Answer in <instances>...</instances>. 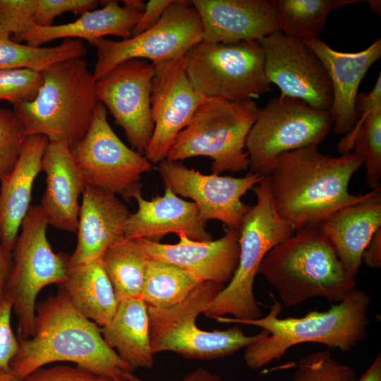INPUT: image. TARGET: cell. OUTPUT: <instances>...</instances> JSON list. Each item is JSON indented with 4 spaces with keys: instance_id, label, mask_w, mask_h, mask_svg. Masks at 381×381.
<instances>
[{
    "instance_id": "cell-1",
    "label": "cell",
    "mask_w": 381,
    "mask_h": 381,
    "mask_svg": "<svg viewBox=\"0 0 381 381\" xmlns=\"http://www.w3.org/2000/svg\"><path fill=\"white\" fill-rule=\"evenodd\" d=\"M363 165V158L352 152L333 157L315 145L279 155L264 176L277 213L296 231L320 225L339 209L366 198L370 191L349 190Z\"/></svg>"
},
{
    "instance_id": "cell-2",
    "label": "cell",
    "mask_w": 381,
    "mask_h": 381,
    "mask_svg": "<svg viewBox=\"0 0 381 381\" xmlns=\"http://www.w3.org/2000/svg\"><path fill=\"white\" fill-rule=\"evenodd\" d=\"M57 361L75 363L114 381H126L124 373L133 371L105 342L98 325L76 308L61 288L36 304L34 334L19 340L10 370L21 379Z\"/></svg>"
},
{
    "instance_id": "cell-3",
    "label": "cell",
    "mask_w": 381,
    "mask_h": 381,
    "mask_svg": "<svg viewBox=\"0 0 381 381\" xmlns=\"http://www.w3.org/2000/svg\"><path fill=\"white\" fill-rule=\"evenodd\" d=\"M272 296L274 303L266 316L236 323L259 327L269 332L246 348L243 358L250 368L259 369L281 359L297 344L313 342L348 351L366 336L372 298L363 290L355 288L328 310L310 311L301 318H279L283 306Z\"/></svg>"
},
{
    "instance_id": "cell-4",
    "label": "cell",
    "mask_w": 381,
    "mask_h": 381,
    "mask_svg": "<svg viewBox=\"0 0 381 381\" xmlns=\"http://www.w3.org/2000/svg\"><path fill=\"white\" fill-rule=\"evenodd\" d=\"M260 274L290 308L317 297L338 303L356 288L320 226L298 229L264 258Z\"/></svg>"
},
{
    "instance_id": "cell-5",
    "label": "cell",
    "mask_w": 381,
    "mask_h": 381,
    "mask_svg": "<svg viewBox=\"0 0 381 381\" xmlns=\"http://www.w3.org/2000/svg\"><path fill=\"white\" fill-rule=\"evenodd\" d=\"M41 73L43 83L35 99L13 104V110L28 135L72 147L87 132L99 102L96 79L83 57L55 63Z\"/></svg>"
},
{
    "instance_id": "cell-6",
    "label": "cell",
    "mask_w": 381,
    "mask_h": 381,
    "mask_svg": "<svg viewBox=\"0 0 381 381\" xmlns=\"http://www.w3.org/2000/svg\"><path fill=\"white\" fill-rule=\"evenodd\" d=\"M256 203L239 228V258L227 285L215 296L204 315L221 323H235L262 317L254 296L255 278L267 253L291 236L295 230L277 213L267 179L262 176L252 188Z\"/></svg>"
},
{
    "instance_id": "cell-7",
    "label": "cell",
    "mask_w": 381,
    "mask_h": 381,
    "mask_svg": "<svg viewBox=\"0 0 381 381\" xmlns=\"http://www.w3.org/2000/svg\"><path fill=\"white\" fill-rule=\"evenodd\" d=\"M223 288V284L202 282L174 306L147 307L152 353L172 351L186 358L216 359L231 356L268 336L265 329L247 336L238 326L214 331H205L197 326V317L205 313Z\"/></svg>"
},
{
    "instance_id": "cell-8",
    "label": "cell",
    "mask_w": 381,
    "mask_h": 381,
    "mask_svg": "<svg viewBox=\"0 0 381 381\" xmlns=\"http://www.w3.org/2000/svg\"><path fill=\"white\" fill-rule=\"evenodd\" d=\"M259 109L253 99L207 98L178 134L166 159L203 156L212 159L213 174L247 170L246 141Z\"/></svg>"
},
{
    "instance_id": "cell-9",
    "label": "cell",
    "mask_w": 381,
    "mask_h": 381,
    "mask_svg": "<svg viewBox=\"0 0 381 381\" xmlns=\"http://www.w3.org/2000/svg\"><path fill=\"white\" fill-rule=\"evenodd\" d=\"M48 226L39 205L31 206L12 250V268L4 294L18 320V340L34 334L39 292L50 284L60 286L69 267L70 255L53 251L47 237Z\"/></svg>"
},
{
    "instance_id": "cell-10",
    "label": "cell",
    "mask_w": 381,
    "mask_h": 381,
    "mask_svg": "<svg viewBox=\"0 0 381 381\" xmlns=\"http://www.w3.org/2000/svg\"><path fill=\"white\" fill-rule=\"evenodd\" d=\"M192 85L206 97L231 101L253 99L272 90L258 41L200 42L185 54Z\"/></svg>"
},
{
    "instance_id": "cell-11",
    "label": "cell",
    "mask_w": 381,
    "mask_h": 381,
    "mask_svg": "<svg viewBox=\"0 0 381 381\" xmlns=\"http://www.w3.org/2000/svg\"><path fill=\"white\" fill-rule=\"evenodd\" d=\"M332 127L329 111L315 109L293 97L279 95L271 99L259 109L246 138L250 171L264 176L277 157L318 145Z\"/></svg>"
},
{
    "instance_id": "cell-12",
    "label": "cell",
    "mask_w": 381,
    "mask_h": 381,
    "mask_svg": "<svg viewBox=\"0 0 381 381\" xmlns=\"http://www.w3.org/2000/svg\"><path fill=\"white\" fill-rule=\"evenodd\" d=\"M107 113L99 102L87 132L71 152L87 186L121 195L128 202L141 191L142 174L152 169V164L120 140Z\"/></svg>"
},
{
    "instance_id": "cell-13",
    "label": "cell",
    "mask_w": 381,
    "mask_h": 381,
    "mask_svg": "<svg viewBox=\"0 0 381 381\" xmlns=\"http://www.w3.org/2000/svg\"><path fill=\"white\" fill-rule=\"evenodd\" d=\"M202 27L196 9L187 1L173 0L151 28L121 41L100 38L93 75L97 80L121 62L140 59L152 64L183 57L202 41Z\"/></svg>"
},
{
    "instance_id": "cell-14",
    "label": "cell",
    "mask_w": 381,
    "mask_h": 381,
    "mask_svg": "<svg viewBox=\"0 0 381 381\" xmlns=\"http://www.w3.org/2000/svg\"><path fill=\"white\" fill-rule=\"evenodd\" d=\"M155 66L131 59L119 63L96 80L97 98L124 131L131 148L143 155L154 129L151 85Z\"/></svg>"
},
{
    "instance_id": "cell-15",
    "label": "cell",
    "mask_w": 381,
    "mask_h": 381,
    "mask_svg": "<svg viewBox=\"0 0 381 381\" xmlns=\"http://www.w3.org/2000/svg\"><path fill=\"white\" fill-rule=\"evenodd\" d=\"M266 78L280 95L301 99L310 107L329 111L332 88L318 56L303 41L276 32L259 40Z\"/></svg>"
},
{
    "instance_id": "cell-16",
    "label": "cell",
    "mask_w": 381,
    "mask_h": 381,
    "mask_svg": "<svg viewBox=\"0 0 381 381\" xmlns=\"http://www.w3.org/2000/svg\"><path fill=\"white\" fill-rule=\"evenodd\" d=\"M165 187L176 195L188 198L197 205L202 220L215 219L229 229H239L251 206L241 198L262 176L249 171L243 177L212 174L205 175L181 162L166 159L157 164Z\"/></svg>"
},
{
    "instance_id": "cell-17",
    "label": "cell",
    "mask_w": 381,
    "mask_h": 381,
    "mask_svg": "<svg viewBox=\"0 0 381 381\" xmlns=\"http://www.w3.org/2000/svg\"><path fill=\"white\" fill-rule=\"evenodd\" d=\"M154 66L151 85L154 129L144 154L151 164H158L167 158L178 134L207 97L190 83L184 56Z\"/></svg>"
},
{
    "instance_id": "cell-18",
    "label": "cell",
    "mask_w": 381,
    "mask_h": 381,
    "mask_svg": "<svg viewBox=\"0 0 381 381\" xmlns=\"http://www.w3.org/2000/svg\"><path fill=\"white\" fill-rule=\"evenodd\" d=\"M176 244H165L146 238L135 240L150 260L174 265L201 282L219 284L229 283L239 258V229H229L217 240L195 241L185 234H179Z\"/></svg>"
},
{
    "instance_id": "cell-19",
    "label": "cell",
    "mask_w": 381,
    "mask_h": 381,
    "mask_svg": "<svg viewBox=\"0 0 381 381\" xmlns=\"http://www.w3.org/2000/svg\"><path fill=\"white\" fill-rule=\"evenodd\" d=\"M303 42L318 56L330 80L332 131L337 135H345L358 120L356 102L359 85L370 67L381 57V39L357 52L334 50L319 38Z\"/></svg>"
},
{
    "instance_id": "cell-20",
    "label": "cell",
    "mask_w": 381,
    "mask_h": 381,
    "mask_svg": "<svg viewBox=\"0 0 381 381\" xmlns=\"http://www.w3.org/2000/svg\"><path fill=\"white\" fill-rule=\"evenodd\" d=\"M190 3L201 20L202 42L258 41L279 32L270 0H193Z\"/></svg>"
},
{
    "instance_id": "cell-21",
    "label": "cell",
    "mask_w": 381,
    "mask_h": 381,
    "mask_svg": "<svg viewBox=\"0 0 381 381\" xmlns=\"http://www.w3.org/2000/svg\"><path fill=\"white\" fill-rule=\"evenodd\" d=\"M131 214L116 195L87 186L82 195L77 226V244L69 266L102 258L112 245L124 238L126 222Z\"/></svg>"
},
{
    "instance_id": "cell-22",
    "label": "cell",
    "mask_w": 381,
    "mask_h": 381,
    "mask_svg": "<svg viewBox=\"0 0 381 381\" xmlns=\"http://www.w3.org/2000/svg\"><path fill=\"white\" fill-rule=\"evenodd\" d=\"M41 171L46 174V188L39 207L48 225L76 233L79 198L87 183L73 160L71 147L64 142H49Z\"/></svg>"
},
{
    "instance_id": "cell-23",
    "label": "cell",
    "mask_w": 381,
    "mask_h": 381,
    "mask_svg": "<svg viewBox=\"0 0 381 381\" xmlns=\"http://www.w3.org/2000/svg\"><path fill=\"white\" fill-rule=\"evenodd\" d=\"M133 198L138 203V210L126 222L125 238L156 241L169 233H183L195 241L212 240L197 205L181 199L169 188L165 187L163 195L150 200L143 198L141 191L135 193Z\"/></svg>"
},
{
    "instance_id": "cell-24",
    "label": "cell",
    "mask_w": 381,
    "mask_h": 381,
    "mask_svg": "<svg viewBox=\"0 0 381 381\" xmlns=\"http://www.w3.org/2000/svg\"><path fill=\"white\" fill-rule=\"evenodd\" d=\"M320 226L347 272L356 278L363 251L381 227V186L371 190L366 198L339 209Z\"/></svg>"
},
{
    "instance_id": "cell-25",
    "label": "cell",
    "mask_w": 381,
    "mask_h": 381,
    "mask_svg": "<svg viewBox=\"0 0 381 381\" xmlns=\"http://www.w3.org/2000/svg\"><path fill=\"white\" fill-rule=\"evenodd\" d=\"M49 143L44 135H28L13 170L0 181V235L11 251L31 207L32 186Z\"/></svg>"
},
{
    "instance_id": "cell-26",
    "label": "cell",
    "mask_w": 381,
    "mask_h": 381,
    "mask_svg": "<svg viewBox=\"0 0 381 381\" xmlns=\"http://www.w3.org/2000/svg\"><path fill=\"white\" fill-rule=\"evenodd\" d=\"M103 7L87 11L75 21L61 25H34L28 32L13 36V41L33 47L57 39H83L92 44L107 35L121 37L123 40L132 36L133 30L142 13L121 6L117 1H102Z\"/></svg>"
},
{
    "instance_id": "cell-27",
    "label": "cell",
    "mask_w": 381,
    "mask_h": 381,
    "mask_svg": "<svg viewBox=\"0 0 381 381\" xmlns=\"http://www.w3.org/2000/svg\"><path fill=\"white\" fill-rule=\"evenodd\" d=\"M99 329L105 342L133 370L152 367L148 313L141 297L119 301L111 320Z\"/></svg>"
},
{
    "instance_id": "cell-28",
    "label": "cell",
    "mask_w": 381,
    "mask_h": 381,
    "mask_svg": "<svg viewBox=\"0 0 381 381\" xmlns=\"http://www.w3.org/2000/svg\"><path fill=\"white\" fill-rule=\"evenodd\" d=\"M60 286L76 308L100 327L111 320L119 301L101 258L69 266Z\"/></svg>"
},
{
    "instance_id": "cell-29",
    "label": "cell",
    "mask_w": 381,
    "mask_h": 381,
    "mask_svg": "<svg viewBox=\"0 0 381 381\" xmlns=\"http://www.w3.org/2000/svg\"><path fill=\"white\" fill-rule=\"evenodd\" d=\"M360 0H270L279 31L303 41L318 38L329 13Z\"/></svg>"
},
{
    "instance_id": "cell-30",
    "label": "cell",
    "mask_w": 381,
    "mask_h": 381,
    "mask_svg": "<svg viewBox=\"0 0 381 381\" xmlns=\"http://www.w3.org/2000/svg\"><path fill=\"white\" fill-rule=\"evenodd\" d=\"M118 301L140 297L149 258L135 239L122 238L101 258Z\"/></svg>"
},
{
    "instance_id": "cell-31",
    "label": "cell",
    "mask_w": 381,
    "mask_h": 381,
    "mask_svg": "<svg viewBox=\"0 0 381 381\" xmlns=\"http://www.w3.org/2000/svg\"><path fill=\"white\" fill-rule=\"evenodd\" d=\"M201 282L174 265L149 260L140 297L147 307L167 308L181 303Z\"/></svg>"
},
{
    "instance_id": "cell-32",
    "label": "cell",
    "mask_w": 381,
    "mask_h": 381,
    "mask_svg": "<svg viewBox=\"0 0 381 381\" xmlns=\"http://www.w3.org/2000/svg\"><path fill=\"white\" fill-rule=\"evenodd\" d=\"M85 52L80 40L64 39L51 47H33L16 42L10 35L0 32V69L27 68L41 72L55 63L83 57Z\"/></svg>"
},
{
    "instance_id": "cell-33",
    "label": "cell",
    "mask_w": 381,
    "mask_h": 381,
    "mask_svg": "<svg viewBox=\"0 0 381 381\" xmlns=\"http://www.w3.org/2000/svg\"><path fill=\"white\" fill-rule=\"evenodd\" d=\"M338 152L347 154L352 150L361 157L365 169L368 186L374 190L381 179V108L375 110L339 142Z\"/></svg>"
},
{
    "instance_id": "cell-34",
    "label": "cell",
    "mask_w": 381,
    "mask_h": 381,
    "mask_svg": "<svg viewBox=\"0 0 381 381\" xmlns=\"http://www.w3.org/2000/svg\"><path fill=\"white\" fill-rule=\"evenodd\" d=\"M354 370L334 359L328 350L301 358L293 381H355Z\"/></svg>"
},
{
    "instance_id": "cell-35",
    "label": "cell",
    "mask_w": 381,
    "mask_h": 381,
    "mask_svg": "<svg viewBox=\"0 0 381 381\" xmlns=\"http://www.w3.org/2000/svg\"><path fill=\"white\" fill-rule=\"evenodd\" d=\"M40 71L27 68L0 69V101L13 104L35 99L42 85Z\"/></svg>"
},
{
    "instance_id": "cell-36",
    "label": "cell",
    "mask_w": 381,
    "mask_h": 381,
    "mask_svg": "<svg viewBox=\"0 0 381 381\" xmlns=\"http://www.w3.org/2000/svg\"><path fill=\"white\" fill-rule=\"evenodd\" d=\"M27 136L13 110L0 107V181L13 170Z\"/></svg>"
},
{
    "instance_id": "cell-37",
    "label": "cell",
    "mask_w": 381,
    "mask_h": 381,
    "mask_svg": "<svg viewBox=\"0 0 381 381\" xmlns=\"http://www.w3.org/2000/svg\"><path fill=\"white\" fill-rule=\"evenodd\" d=\"M37 0H0V32L22 35L35 25Z\"/></svg>"
},
{
    "instance_id": "cell-38",
    "label": "cell",
    "mask_w": 381,
    "mask_h": 381,
    "mask_svg": "<svg viewBox=\"0 0 381 381\" xmlns=\"http://www.w3.org/2000/svg\"><path fill=\"white\" fill-rule=\"evenodd\" d=\"M99 4L97 0H37L35 25H50L55 17L66 12L81 16L97 9Z\"/></svg>"
},
{
    "instance_id": "cell-39",
    "label": "cell",
    "mask_w": 381,
    "mask_h": 381,
    "mask_svg": "<svg viewBox=\"0 0 381 381\" xmlns=\"http://www.w3.org/2000/svg\"><path fill=\"white\" fill-rule=\"evenodd\" d=\"M16 381H114L95 375L83 368L56 365L40 368L28 376Z\"/></svg>"
},
{
    "instance_id": "cell-40",
    "label": "cell",
    "mask_w": 381,
    "mask_h": 381,
    "mask_svg": "<svg viewBox=\"0 0 381 381\" xmlns=\"http://www.w3.org/2000/svg\"><path fill=\"white\" fill-rule=\"evenodd\" d=\"M12 304L4 295L0 298V370H11L10 362L18 351L19 340L11 325Z\"/></svg>"
},
{
    "instance_id": "cell-41",
    "label": "cell",
    "mask_w": 381,
    "mask_h": 381,
    "mask_svg": "<svg viewBox=\"0 0 381 381\" xmlns=\"http://www.w3.org/2000/svg\"><path fill=\"white\" fill-rule=\"evenodd\" d=\"M173 0H150L135 25L132 36L137 35L153 27L159 20Z\"/></svg>"
},
{
    "instance_id": "cell-42",
    "label": "cell",
    "mask_w": 381,
    "mask_h": 381,
    "mask_svg": "<svg viewBox=\"0 0 381 381\" xmlns=\"http://www.w3.org/2000/svg\"><path fill=\"white\" fill-rule=\"evenodd\" d=\"M362 262L373 269L381 267V227L375 231L364 250Z\"/></svg>"
},
{
    "instance_id": "cell-43",
    "label": "cell",
    "mask_w": 381,
    "mask_h": 381,
    "mask_svg": "<svg viewBox=\"0 0 381 381\" xmlns=\"http://www.w3.org/2000/svg\"><path fill=\"white\" fill-rule=\"evenodd\" d=\"M12 264V251L4 246L0 235V298L5 295V287L11 273Z\"/></svg>"
},
{
    "instance_id": "cell-44",
    "label": "cell",
    "mask_w": 381,
    "mask_h": 381,
    "mask_svg": "<svg viewBox=\"0 0 381 381\" xmlns=\"http://www.w3.org/2000/svg\"><path fill=\"white\" fill-rule=\"evenodd\" d=\"M126 381H146L135 375L133 372H126ZM182 381H222L220 376L209 370L199 368L187 375Z\"/></svg>"
},
{
    "instance_id": "cell-45",
    "label": "cell",
    "mask_w": 381,
    "mask_h": 381,
    "mask_svg": "<svg viewBox=\"0 0 381 381\" xmlns=\"http://www.w3.org/2000/svg\"><path fill=\"white\" fill-rule=\"evenodd\" d=\"M355 381H381V355L377 354L369 368Z\"/></svg>"
},
{
    "instance_id": "cell-46",
    "label": "cell",
    "mask_w": 381,
    "mask_h": 381,
    "mask_svg": "<svg viewBox=\"0 0 381 381\" xmlns=\"http://www.w3.org/2000/svg\"><path fill=\"white\" fill-rule=\"evenodd\" d=\"M123 6L135 11L142 13L145 7V3L142 0H123Z\"/></svg>"
},
{
    "instance_id": "cell-47",
    "label": "cell",
    "mask_w": 381,
    "mask_h": 381,
    "mask_svg": "<svg viewBox=\"0 0 381 381\" xmlns=\"http://www.w3.org/2000/svg\"><path fill=\"white\" fill-rule=\"evenodd\" d=\"M16 379L11 370H0V381H16Z\"/></svg>"
},
{
    "instance_id": "cell-48",
    "label": "cell",
    "mask_w": 381,
    "mask_h": 381,
    "mask_svg": "<svg viewBox=\"0 0 381 381\" xmlns=\"http://www.w3.org/2000/svg\"><path fill=\"white\" fill-rule=\"evenodd\" d=\"M366 2L370 5V8L375 13L380 15L381 1L380 0H368Z\"/></svg>"
}]
</instances>
